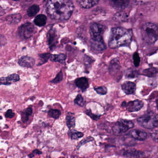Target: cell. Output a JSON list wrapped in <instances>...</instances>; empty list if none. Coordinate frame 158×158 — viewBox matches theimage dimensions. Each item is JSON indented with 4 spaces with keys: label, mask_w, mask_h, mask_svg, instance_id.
Returning <instances> with one entry per match:
<instances>
[{
    "label": "cell",
    "mask_w": 158,
    "mask_h": 158,
    "mask_svg": "<svg viewBox=\"0 0 158 158\" xmlns=\"http://www.w3.org/2000/svg\"><path fill=\"white\" fill-rule=\"evenodd\" d=\"M74 9V5L70 0L48 1L46 11L50 18L54 20L65 21L69 20Z\"/></svg>",
    "instance_id": "cell-1"
},
{
    "label": "cell",
    "mask_w": 158,
    "mask_h": 158,
    "mask_svg": "<svg viewBox=\"0 0 158 158\" xmlns=\"http://www.w3.org/2000/svg\"><path fill=\"white\" fill-rule=\"evenodd\" d=\"M132 31L121 27L113 28L111 30L108 45L111 49L128 45L131 41Z\"/></svg>",
    "instance_id": "cell-2"
},
{
    "label": "cell",
    "mask_w": 158,
    "mask_h": 158,
    "mask_svg": "<svg viewBox=\"0 0 158 158\" xmlns=\"http://www.w3.org/2000/svg\"><path fill=\"white\" fill-rule=\"evenodd\" d=\"M143 41L146 43L152 44L158 39V28L157 26L151 22L143 25L141 29Z\"/></svg>",
    "instance_id": "cell-3"
},
{
    "label": "cell",
    "mask_w": 158,
    "mask_h": 158,
    "mask_svg": "<svg viewBox=\"0 0 158 158\" xmlns=\"http://www.w3.org/2000/svg\"><path fill=\"white\" fill-rule=\"evenodd\" d=\"M139 125L147 129L157 128L158 125V115L152 112H148L137 120Z\"/></svg>",
    "instance_id": "cell-4"
},
{
    "label": "cell",
    "mask_w": 158,
    "mask_h": 158,
    "mask_svg": "<svg viewBox=\"0 0 158 158\" xmlns=\"http://www.w3.org/2000/svg\"><path fill=\"white\" fill-rule=\"evenodd\" d=\"M36 31V28L33 24L30 22H26L18 28V34L21 38L26 39L30 38Z\"/></svg>",
    "instance_id": "cell-5"
},
{
    "label": "cell",
    "mask_w": 158,
    "mask_h": 158,
    "mask_svg": "<svg viewBox=\"0 0 158 158\" xmlns=\"http://www.w3.org/2000/svg\"><path fill=\"white\" fill-rule=\"evenodd\" d=\"M105 29L106 27L103 25L97 23H93L89 30L91 41H103V34Z\"/></svg>",
    "instance_id": "cell-6"
},
{
    "label": "cell",
    "mask_w": 158,
    "mask_h": 158,
    "mask_svg": "<svg viewBox=\"0 0 158 158\" xmlns=\"http://www.w3.org/2000/svg\"><path fill=\"white\" fill-rule=\"evenodd\" d=\"M134 124L131 121L126 120H119L114 125L112 128L114 134L116 135H120L126 132L130 128L134 127Z\"/></svg>",
    "instance_id": "cell-7"
},
{
    "label": "cell",
    "mask_w": 158,
    "mask_h": 158,
    "mask_svg": "<svg viewBox=\"0 0 158 158\" xmlns=\"http://www.w3.org/2000/svg\"><path fill=\"white\" fill-rule=\"evenodd\" d=\"M144 103L142 101L139 100L130 101L126 104V107L129 112H136L140 110L143 107Z\"/></svg>",
    "instance_id": "cell-8"
},
{
    "label": "cell",
    "mask_w": 158,
    "mask_h": 158,
    "mask_svg": "<svg viewBox=\"0 0 158 158\" xmlns=\"http://www.w3.org/2000/svg\"><path fill=\"white\" fill-rule=\"evenodd\" d=\"M35 63L34 59L28 56L21 57L18 61L19 65L26 68H32L34 66Z\"/></svg>",
    "instance_id": "cell-9"
},
{
    "label": "cell",
    "mask_w": 158,
    "mask_h": 158,
    "mask_svg": "<svg viewBox=\"0 0 158 158\" xmlns=\"http://www.w3.org/2000/svg\"><path fill=\"white\" fill-rule=\"evenodd\" d=\"M110 4L113 8L118 10L121 11L127 8L129 4V1L128 0H117L110 1Z\"/></svg>",
    "instance_id": "cell-10"
},
{
    "label": "cell",
    "mask_w": 158,
    "mask_h": 158,
    "mask_svg": "<svg viewBox=\"0 0 158 158\" xmlns=\"http://www.w3.org/2000/svg\"><path fill=\"white\" fill-rule=\"evenodd\" d=\"M58 36L55 29L52 28L48 34V45L51 50L54 48L58 43Z\"/></svg>",
    "instance_id": "cell-11"
},
{
    "label": "cell",
    "mask_w": 158,
    "mask_h": 158,
    "mask_svg": "<svg viewBox=\"0 0 158 158\" xmlns=\"http://www.w3.org/2000/svg\"><path fill=\"white\" fill-rule=\"evenodd\" d=\"M20 80V76L18 74H13L5 77L0 78V85H10L13 83Z\"/></svg>",
    "instance_id": "cell-12"
},
{
    "label": "cell",
    "mask_w": 158,
    "mask_h": 158,
    "mask_svg": "<svg viewBox=\"0 0 158 158\" xmlns=\"http://www.w3.org/2000/svg\"><path fill=\"white\" fill-rule=\"evenodd\" d=\"M90 47L91 50L95 52H100L104 51L106 46L104 41H90Z\"/></svg>",
    "instance_id": "cell-13"
},
{
    "label": "cell",
    "mask_w": 158,
    "mask_h": 158,
    "mask_svg": "<svg viewBox=\"0 0 158 158\" xmlns=\"http://www.w3.org/2000/svg\"><path fill=\"white\" fill-rule=\"evenodd\" d=\"M129 135L138 141H144L147 138V134L145 132L138 129H134L131 131L129 132Z\"/></svg>",
    "instance_id": "cell-14"
},
{
    "label": "cell",
    "mask_w": 158,
    "mask_h": 158,
    "mask_svg": "<svg viewBox=\"0 0 158 158\" xmlns=\"http://www.w3.org/2000/svg\"><path fill=\"white\" fill-rule=\"evenodd\" d=\"M122 90L127 95H131L135 93L136 87L135 83L131 82H126L121 86Z\"/></svg>",
    "instance_id": "cell-15"
},
{
    "label": "cell",
    "mask_w": 158,
    "mask_h": 158,
    "mask_svg": "<svg viewBox=\"0 0 158 158\" xmlns=\"http://www.w3.org/2000/svg\"><path fill=\"white\" fill-rule=\"evenodd\" d=\"M77 87L80 89L83 92L86 91L89 86L88 79L85 77H81L77 79L75 81Z\"/></svg>",
    "instance_id": "cell-16"
},
{
    "label": "cell",
    "mask_w": 158,
    "mask_h": 158,
    "mask_svg": "<svg viewBox=\"0 0 158 158\" xmlns=\"http://www.w3.org/2000/svg\"><path fill=\"white\" fill-rule=\"evenodd\" d=\"M123 155L125 157L129 158H141L143 157V152L135 149H129L124 152Z\"/></svg>",
    "instance_id": "cell-17"
},
{
    "label": "cell",
    "mask_w": 158,
    "mask_h": 158,
    "mask_svg": "<svg viewBox=\"0 0 158 158\" xmlns=\"http://www.w3.org/2000/svg\"><path fill=\"white\" fill-rule=\"evenodd\" d=\"M121 68V65L119 60L117 59H114L110 62L109 66V70L111 74H115L119 71Z\"/></svg>",
    "instance_id": "cell-18"
},
{
    "label": "cell",
    "mask_w": 158,
    "mask_h": 158,
    "mask_svg": "<svg viewBox=\"0 0 158 158\" xmlns=\"http://www.w3.org/2000/svg\"><path fill=\"white\" fill-rule=\"evenodd\" d=\"M21 14H10L6 17V21L9 24H16L21 20Z\"/></svg>",
    "instance_id": "cell-19"
},
{
    "label": "cell",
    "mask_w": 158,
    "mask_h": 158,
    "mask_svg": "<svg viewBox=\"0 0 158 158\" xmlns=\"http://www.w3.org/2000/svg\"><path fill=\"white\" fill-rule=\"evenodd\" d=\"M99 1L97 0H88V1H78L80 6L84 8H90L98 4Z\"/></svg>",
    "instance_id": "cell-20"
},
{
    "label": "cell",
    "mask_w": 158,
    "mask_h": 158,
    "mask_svg": "<svg viewBox=\"0 0 158 158\" xmlns=\"http://www.w3.org/2000/svg\"><path fill=\"white\" fill-rule=\"evenodd\" d=\"M128 15L124 12H119L115 14L113 20L119 22H125L128 20Z\"/></svg>",
    "instance_id": "cell-21"
},
{
    "label": "cell",
    "mask_w": 158,
    "mask_h": 158,
    "mask_svg": "<svg viewBox=\"0 0 158 158\" xmlns=\"http://www.w3.org/2000/svg\"><path fill=\"white\" fill-rule=\"evenodd\" d=\"M47 17L43 14H40L35 18L34 23L38 27H43L46 24Z\"/></svg>",
    "instance_id": "cell-22"
},
{
    "label": "cell",
    "mask_w": 158,
    "mask_h": 158,
    "mask_svg": "<svg viewBox=\"0 0 158 158\" xmlns=\"http://www.w3.org/2000/svg\"><path fill=\"white\" fill-rule=\"evenodd\" d=\"M66 59V54H63V53L51 55V57H50L51 61L59 62L61 63H64Z\"/></svg>",
    "instance_id": "cell-23"
},
{
    "label": "cell",
    "mask_w": 158,
    "mask_h": 158,
    "mask_svg": "<svg viewBox=\"0 0 158 158\" xmlns=\"http://www.w3.org/2000/svg\"><path fill=\"white\" fill-rule=\"evenodd\" d=\"M32 113V108L30 107H28L22 111L21 113V121L24 123H26L28 121L29 117Z\"/></svg>",
    "instance_id": "cell-24"
},
{
    "label": "cell",
    "mask_w": 158,
    "mask_h": 158,
    "mask_svg": "<svg viewBox=\"0 0 158 158\" xmlns=\"http://www.w3.org/2000/svg\"><path fill=\"white\" fill-rule=\"evenodd\" d=\"M39 10V6L37 5L34 4L29 7L27 11V14L29 17H34L38 14Z\"/></svg>",
    "instance_id": "cell-25"
},
{
    "label": "cell",
    "mask_w": 158,
    "mask_h": 158,
    "mask_svg": "<svg viewBox=\"0 0 158 158\" xmlns=\"http://www.w3.org/2000/svg\"><path fill=\"white\" fill-rule=\"evenodd\" d=\"M138 76V72L133 69H128L125 72V76L128 79H135Z\"/></svg>",
    "instance_id": "cell-26"
},
{
    "label": "cell",
    "mask_w": 158,
    "mask_h": 158,
    "mask_svg": "<svg viewBox=\"0 0 158 158\" xmlns=\"http://www.w3.org/2000/svg\"><path fill=\"white\" fill-rule=\"evenodd\" d=\"M66 124L67 127L69 129L74 128L75 126V117L70 114H68L66 118Z\"/></svg>",
    "instance_id": "cell-27"
},
{
    "label": "cell",
    "mask_w": 158,
    "mask_h": 158,
    "mask_svg": "<svg viewBox=\"0 0 158 158\" xmlns=\"http://www.w3.org/2000/svg\"><path fill=\"white\" fill-rule=\"evenodd\" d=\"M158 73L156 68L152 67L144 70L143 71V75L148 77H154L156 76Z\"/></svg>",
    "instance_id": "cell-28"
},
{
    "label": "cell",
    "mask_w": 158,
    "mask_h": 158,
    "mask_svg": "<svg viewBox=\"0 0 158 158\" xmlns=\"http://www.w3.org/2000/svg\"><path fill=\"white\" fill-rule=\"evenodd\" d=\"M61 115V112L58 110L51 109L48 112V115L50 117L53 118L54 119H58Z\"/></svg>",
    "instance_id": "cell-29"
},
{
    "label": "cell",
    "mask_w": 158,
    "mask_h": 158,
    "mask_svg": "<svg viewBox=\"0 0 158 158\" xmlns=\"http://www.w3.org/2000/svg\"><path fill=\"white\" fill-rule=\"evenodd\" d=\"M51 56V54L50 53H46L39 54V57L41 58L40 59L41 60V61L39 63V64L38 66H41V65H43L44 63L47 62L49 59H50Z\"/></svg>",
    "instance_id": "cell-30"
},
{
    "label": "cell",
    "mask_w": 158,
    "mask_h": 158,
    "mask_svg": "<svg viewBox=\"0 0 158 158\" xmlns=\"http://www.w3.org/2000/svg\"><path fill=\"white\" fill-rule=\"evenodd\" d=\"M94 90L98 94L104 95L107 93V89L105 86H100L94 87Z\"/></svg>",
    "instance_id": "cell-31"
},
{
    "label": "cell",
    "mask_w": 158,
    "mask_h": 158,
    "mask_svg": "<svg viewBox=\"0 0 158 158\" xmlns=\"http://www.w3.org/2000/svg\"><path fill=\"white\" fill-rule=\"evenodd\" d=\"M74 103L75 104H77L81 107L83 106L84 105V103H85L83 97H82V96L80 94L77 96V97L74 100Z\"/></svg>",
    "instance_id": "cell-32"
},
{
    "label": "cell",
    "mask_w": 158,
    "mask_h": 158,
    "mask_svg": "<svg viewBox=\"0 0 158 158\" xmlns=\"http://www.w3.org/2000/svg\"><path fill=\"white\" fill-rule=\"evenodd\" d=\"M133 61H134V65L135 67H138L140 65V57L139 54L137 52H135L133 55Z\"/></svg>",
    "instance_id": "cell-33"
},
{
    "label": "cell",
    "mask_w": 158,
    "mask_h": 158,
    "mask_svg": "<svg viewBox=\"0 0 158 158\" xmlns=\"http://www.w3.org/2000/svg\"><path fill=\"white\" fill-rule=\"evenodd\" d=\"M63 79V74L62 71H60L58 73V75H57L56 77L54 79L52 80L51 82L52 83H57L62 81Z\"/></svg>",
    "instance_id": "cell-34"
},
{
    "label": "cell",
    "mask_w": 158,
    "mask_h": 158,
    "mask_svg": "<svg viewBox=\"0 0 158 158\" xmlns=\"http://www.w3.org/2000/svg\"><path fill=\"white\" fill-rule=\"evenodd\" d=\"M83 134L79 132H74L70 135V137L72 140H76L80 138L83 137Z\"/></svg>",
    "instance_id": "cell-35"
},
{
    "label": "cell",
    "mask_w": 158,
    "mask_h": 158,
    "mask_svg": "<svg viewBox=\"0 0 158 158\" xmlns=\"http://www.w3.org/2000/svg\"><path fill=\"white\" fill-rule=\"evenodd\" d=\"M86 114L89 115V117H90L91 118L94 120L97 121L100 118V115H96L93 114L92 113H91L90 110H87L86 111Z\"/></svg>",
    "instance_id": "cell-36"
},
{
    "label": "cell",
    "mask_w": 158,
    "mask_h": 158,
    "mask_svg": "<svg viewBox=\"0 0 158 158\" xmlns=\"http://www.w3.org/2000/svg\"><path fill=\"white\" fill-rule=\"evenodd\" d=\"M93 140V138L91 137L86 138L85 139L81 141V142H80L79 144L77 146V148H80L81 146L85 144L86 143H87V142H90V141H92Z\"/></svg>",
    "instance_id": "cell-37"
},
{
    "label": "cell",
    "mask_w": 158,
    "mask_h": 158,
    "mask_svg": "<svg viewBox=\"0 0 158 158\" xmlns=\"http://www.w3.org/2000/svg\"><path fill=\"white\" fill-rule=\"evenodd\" d=\"M7 39L6 38L0 34V47L4 46L7 44Z\"/></svg>",
    "instance_id": "cell-38"
},
{
    "label": "cell",
    "mask_w": 158,
    "mask_h": 158,
    "mask_svg": "<svg viewBox=\"0 0 158 158\" xmlns=\"http://www.w3.org/2000/svg\"><path fill=\"white\" fill-rule=\"evenodd\" d=\"M14 115H15V114L11 110H8L5 114L6 117L8 118H12L14 117Z\"/></svg>",
    "instance_id": "cell-39"
},
{
    "label": "cell",
    "mask_w": 158,
    "mask_h": 158,
    "mask_svg": "<svg viewBox=\"0 0 158 158\" xmlns=\"http://www.w3.org/2000/svg\"><path fill=\"white\" fill-rule=\"evenodd\" d=\"M42 152L40 151L38 149H35L32 151V154L34 155H41L42 154Z\"/></svg>",
    "instance_id": "cell-40"
},
{
    "label": "cell",
    "mask_w": 158,
    "mask_h": 158,
    "mask_svg": "<svg viewBox=\"0 0 158 158\" xmlns=\"http://www.w3.org/2000/svg\"><path fill=\"white\" fill-rule=\"evenodd\" d=\"M34 155H33V154H30V155H28V157H29V158H33V157H34Z\"/></svg>",
    "instance_id": "cell-41"
},
{
    "label": "cell",
    "mask_w": 158,
    "mask_h": 158,
    "mask_svg": "<svg viewBox=\"0 0 158 158\" xmlns=\"http://www.w3.org/2000/svg\"><path fill=\"white\" fill-rule=\"evenodd\" d=\"M2 119V117H1V116H0V119Z\"/></svg>",
    "instance_id": "cell-42"
}]
</instances>
